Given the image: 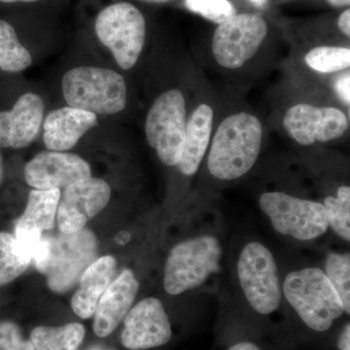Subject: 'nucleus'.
I'll list each match as a JSON object with an SVG mask.
<instances>
[{"label":"nucleus","instance_id":"nucleus-1","mask_svg":"<svg viewBox=\"0 0 350 350\" xmlns=\"http://www.w3.org/2000/svg\"><path fill=\"white\" fill-rule=\"evenodd\" d=\"M262 142V122L256 115L241 111L226 117L211 138L209 174L224 181L241 178L256 163Z\"/></svg>","mask_w":350,"mask_h":350},{"label":"nucleus","instance_id":"nucleus-2","mask_svg":"<svg viewBox=\"0 0 350 350\" xmlns=\"http://www.w3.org/2000/svg\"><path fill=\"white\" fill-rule=\"evenodd\" d=\"M282 292L290 306L313 331L326 332L345 313L335 288L321 269L305 268L290 273Z\"/></svg>","mask_w":350,"mask_h":350},{"label":"nucleus","instance_id":"nucleus-3","mask_svg":"<svg viewBox=\"0 0 350 350\" xmlns=\"http://www.w3.org/2000/svg\"><path fill=\"white\" fill-rule=\"evenodd\" d=\"M63 94L68 107L94 114H115L126 105L123 76L111 69L81 66L64 75Z\"/></svg>","mask_w":350,"mask_h":350},{"label":"nucleus","instance_id":"nucleus-4","mask_svg":"<svg viewBox=\"0 0 350 350\" xmlns=\"http://www.w3.org/2000/svg\"><path fill=\"white\" fill-rule=\"evenodd\" d=\"M222 246L213 236H200L176 244L165 267L163 286L170 295H180L204 284L220 271Z\"/></svg>","mask_w":350,"mask_h":350},{"label":"nucleus","instance_id":"nucleus-5","mask_svg":"<svg viewBox=\"0 0 350 350\" xmlns=\"http://www.w3.org/2000/svg\"><path fill=\"white\" fill-rule=\"evenodd\" d=\"M49 252L38 266L52 291L64 293L79 282L85 269L96 260L98 239L90 230L48 236Z\"/></svg>","mask_w":350,"mask_h":350},{"label":"nucleus","instance_id":"nucleus-6","mask_svg":"<svg viewBox=\"0 0 350 350\" xmlns=\"http://www.w3.org/2000/svg\"><path fill=\"white\" fill-rule=\"evenodd\" d=\"M187 120L185 98L178 89L160 94L147 114V142L167 167H174L180 161Z\"/></svg>","mask_w":350,"mask_h":350},{"label":"nucleus","instance_id":"nucleus-7","mask_svg":"<svg viewBox=\"0 0 350 350\" xmlns=\"http://www.w3.org/2000/svg\"><path fill=\"white\" fill-rule=\"evenodd\" d=\"M94 29L120 68L131 69L135 66L146 38V23L139 9L128 2L112 4L98 14Z\"/></svg>","mask_w":350,"mask_h":350},{"label":"nucleus","instance_id":"nucleus-8","mask_svg":"<svg viewBox=\"0 0 350 350\" xmlns=\"http://www.w3.org/2000/svg\"><path fill=\"white\" fill-rule=\"evenodd\" d=\"M239 284L251 308L260 314H269L280 308L282 288L278 264L264 244L251 241L244 246L238 262Z\"/></svg>","mask_w":350,"mask_h":350},{"label":"nucleus","instance_id":"nucleus-9","mask_svg":"<svg viewBox=\"0 0 350 350\" xmlns=\"http://www.w3.org/2000/svg\"><path fill=\"white\" fill-rule=\"evenodd\" d=\"M259 206L276 232L298 241L319 239L329 229L325 207L321 202L283 192H266L260 197Z\"/></svg>","mask_w":350,"mask_h":350},{"label":"nucleus","instance_id":"nucleus-10","mask_svg":"<svg viewBox=\"0 0 350 350\" xmlns=\"http://www.w3.org/2000/svg\"><path fill=\"white\" fill-rule=\"evenodd\" d=\"M268 32V23L260 14H236L214 31V59L222 68H241L257 54Z\"/></svg>","mask_w":350,"mask_h":350},{"label":"nucleus","instance_id":"nucleus-11","mask_svg":"<svg viewBox=\"0 0 350 350\" xmlns=\"http://www.w3.org/2000/svg\"><path fill=\"white\" fill-rule=\"evenodd\" d=\"M282 124L294 142L310 146L342 137L349 130V120L340 108L298 103L288 108Z\"/></svg>","mask_w":350,"mask_h":350},{"label":"nucleus","instance_id":"nucleus-12","mask_svg":"<svg viewBox=\"0 0 350 350\" xmlns=\"http://www.w3.org/2000/svg\"><path fill=\"white\" fill-rule=\"evenodd\" d=\"M111 189L107 181L90 176L64 189L57 211L59 231H81L87 223L107 206Z\"/></svg>","mask_w":350,"mask_h":350},{"label":"nucleus","instance_id":"nucleus-13","mask_svg":"<svg viewBox=\"0 0 350 350\" xmlns=\"http://www.w3.org/2000/svg\"><path fill=\"white\" fill-rule=\"evenodd\" d=\"M122 344L131 350H146L167 345L172 326L162 301L154 297L140 301L126 313Z\"/></svg>","mask_w":350,"mask_h":350},{"label":"nucleus","instance_id":"nucleus-14","mask_svg":"<svg viewBox=\"0 0 350 350\" xmlns=\"http://www.w3.org/2000/svg\"><path fill=\"white\" fill-rule=\"evenodd\" d=\"M92 175L89 163L76 154L41 152L25 167V179L36 190L66 189Z\"/></svg>","mask_w":350,"mask_h":350},{"label":"nucleus","instance_id":"nucleus-15","mask_svg":"<svg viewBox=\"0 0 350 350\" xmlns=\"http://www.w3.org/2000/svg\"><path fill=\"white\" fill-rule=\"evenodd\" d=\"M43 116L40 96L34 93L21 96L12 109L0 111V148L29 146L38 135Z\"/></svg>","mask_w":350,"mask_h":350},{"label":"nucleus","instance_id":"nucleus-16","mask_svg":"<svg viewBox=\"0 0 350 350\" xmlns=\"http://www.w3.org/2000/svg\"><path fill=\"white\" fill-rule=\"evenodd\" d=\"M139 290V283L131 269H124L100 297L94 312L93 329L98 337L105 338L123 321Z\"/></svg>","mask_w":350,"mask_h":350},{"label":"nucleus","instance_id":"nucleus-17","mask_svg":"<svg viewBox=\"0 0 350 350\" xmlns=\"http://www.w3.org/2000/svg\"><path fill=\"white\" fill-rule=\"evenodd\" d=\"M96 125L98 117L94 113L70 107L59 108L44 121V144L50 151L69 150Z\"/></svg>","mask_w":350,"mask_h":350},{"label":"nucleus","instance_id":"nucleus-18","mask_svg":"<svg viewBox=\"0 0 350 350\" xmlns=\"http://www.w3.org/2000/svg\"><path fill=\"white\" fill-rule=\"evenodd\" d=\"M213 123L214 111L211 105L200 103L193 110L187 120L183 150L177 165L182 174L192 176L197 174L211 145Z\"/></svg>","mask_w":350,"mask_h":350},{"label":"nucleus","instance_id":"nucleus-19","mask_svg":"<svg viewBox=\"0 0 350 350\" xmlns=\"http://www.w3.org/2000/svg\"><path fill=\"white\" fill-rule=\"evenodd\" d=\"M116 269V260L109 255L94 260L85 269L79 280V288L71 299V308L77 317L83 319L93 317L100 297L112 282Z\"/></svg>","mask_w":350,"mask_h":350},{"label":"nucleus","instance_id":"nucleus-20","mask_svg":"<svg viewBox=\"0 0 350 350\" xmlns=\"http://www.w3.org/2000/svg\"><path fill=\"white\" fill-rule=\"evenodd\" d=\"M61 195L59 189L31 190L27 207L16 223L15 230H38L43 232L53 229Z\"/></svg>","mask_w":350,"mask_h":350},{"label":"nucleus","instance_id":"nucleus-21","mask_svg":"<svg viewBox=\"0 0 350 350\" xmlns=\"http://www.w3.org/2000/svg\"><path fill=\"white\" fill-rule=\"evenodd\" d=\"M84 337L82 324L68 323L61 327H36L29 340L36 350H77Z\"/></svg>","mask_w":350,"mask_h":350},{"label":"nucleus","instance_id":"nucleus-22","mask_svg":"<svg viewBox=\"0 0 350 350\" xmlns=\"http://www.w3.org/2000/svg\"><path fill=\"white\" fill-rule=\"evenodd\" d=\"M31 63V55L20 42L12 25L0 20V70L18 73Z\"/></svg>","mask_w":350,"mask_h":350},{"label":"nucleus","instance_id":"nucleus-23","mask_svg":"<svg viewBox=\"0 0 350 350\" xmlns=\"http://www.w3.org/2000/svg\"><path fill=\"white\" fill-rule=\"evenodd\" d=\"M306 66L323 75L342 72L350 66V49L340 46H317L305 56Z\"/></svg>","mask_w":350,"mask_h":350},{"label":"nucleus","instance_id":"nucleus-24","mask_svg":"<svg viewBox=\"0 0 350 350\" xmlns=\"http://www.w3.org/2000/svg\"><path fill=\"white\" fill-rule=\"evenodd\" d=\"M329 227L345 241H350V187L340 186L337 195L324 200Z\"/></svg>","mask_w":350,"mask_h":350},{"label":"nucleus","instance_id":"nucleus-25","mask_svg":"<svg viewBox=\"0 0 350 350\" xmlns=\"http://www.w3.org/2000/svg\"><path fill=\"white\" fill-rule=\"evenodd\" d=\"M31 262L18 252L15 237L0 232V286L12 282L29 269Z\"/></svg>","mask_w":350,"mask_h":350},{"label":"nucleus","instance_id":"nucleus-26","mask_svg":"<svg viewBox=\"0 0 350 350\" xmlns=\"http://www.w3.org/2000/svg\"><path fill=\"white\" fill-rule=\"evenodd\" d=\"M325 275L340 296L345 313H350V255L330 253L326 258Z\"/></svg>","mask_w":350,"mask_h":350},{"label":"nucleus","instance_id":"nucleus-27","mask_svg":"<svg viewBox=\"0 0 350 350\" xmlns=\"http://www.w3.org/2000/svg\"><path fill=\"white\" fill-rule=\"evenodd\" d=\"M191 12L220 25L236 15L237 11L229 0H185Z\"/></svg>","mask_w":350,"mask_h":350},{"label":"nucleus","instance_id":"nucleus-28","mask_svg":"<svg viewBox=\"0 0 350 350\" xmlns=\"http://www.w3.org/2000/svg\"><path fill=\"white\" fill-rule=\"evenodd\" d=\"M0 350H36L31 340L23 337L17 324L12 321L0 322Z\"/></svg>","mask_w":350,"mask_h":350},{"label":"nucleus","instance_id":"nucleus-29","mask_svg":"<svg viewBox=\"0 0 350 350\" xmlns=\"http://www.w3.org/2000/svg\"><path fill=\"white\" fill-rule=\"evenodd\" d=\"M350 75L349 71L344 72L334 80L333 89L340 100L349 107L350 103Z\"/></svg>","mask_w":350,"mask_h":350},{"label":"nucleus","instance_id":"nucleus-30","mask_svg":"<svg viewBox=\"0 0 350 350\" xmlns=\"http://www.w3.org/2000/svg\"><path fill=\"white\" fill-rule=\"evenodd\" d=\"M338 27L345 38H350V9H345L338 19Z\"/></svg>","mask_w":350,"mask_h":350},{"label":"nucleus","instance_id":"nucleus-31","mask_svg":"<svg viewBox=\"0 0 350 350\" xmlns=\"http://www.w3.org/2000/svg\"><path fill=\"white\" fill-rule=\"evenodd\" d=\"M338 349L340 350H350V324L347 323L342 329L338 340Z\"/></svg>","mask_w":350,"mask_h":350},{"label":"nucleus","instance_id":"nucleus-32","mask_svg":"<svg viewBox=\"0 0 350 350\" xmlns=\"http://www.w3.org/2000/svg\"><path fill=\"white\" fill-rule=\"evenodd\" d=\"M228 350H261L253 342H243L232 345Z\"/></svg>","mask_w":350,"mask_h":350},{"label":"nucleus","instance_id":"nucleus-33","mask_svg":"<svg viewBox=\"0 0 350 350\" xmlns=\"http://www.w3.org/2000/svg\"><path fill=\"white\" fill-rule=\"evenodd\" d=\"M332 7L335 8H342V7H349L350 0H327Z\"/></svg>","mask_w":350,"mask_h":350},{"label":"nucleus","instance_id":"nucleus-34","mask_svg":"<svg viewBox=\"0 0 350 350\" xmlns=\"http://www.w3.org/2000/svg\"><path fill=\"white\" fill-rule=\"evenodd\" d=\"M87 350H116L114 349H111L109 347H105V345H94V347H90L89 349Z\"/></svg>","mask_w":350,"mask_h":350},{"label":"nucleus","instance_id":"nucleus-35","mask_svg":"<svg viewBox=\"0 0 350 350\" xmlns=\"http://www.w3.org/2000/svg\"><path fill=\"white\" fill-rule=\"evenodd\" d=\"M38 1V0H0V2L3 3H15V2H33Z\"/></svg>","mask_w":350,"mask_h":350},{"label":"nucleus","instance_id":"nucleus-36","mask_svg":"<svg viewBox=\"0 0 350 350\" xmlns=\"http://www.w3.org/2000/svg\"><path fill=\"white\" fill-rule=\"evenodd\" d=\"M3 180V161H2L1 153H0V184Z\"/></svg>","mask_w":350,"mask_h":350},{"label":"nucleus","instance_id":"nucleus-37","mask_svg":"<svg viewBox=\"0 0 350 350\" xmlns=\"http://www.w3.org/2000/svg\"><path fill=\"white\" fill-rule=\"evenodd\" d=\"M150 1L163 2L167 1V0H150Z\"/></svg>","mask_w":350,"mask_h":350}]
</instances>
